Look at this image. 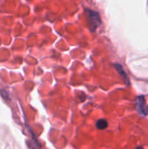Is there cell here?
Instances as JSON below:
<instances>
[{
    "label": "cell",
    "instance_id": "4",
    "mask_svg": "<svg viewBox=\"0 0 148 149\" xmlns=\"http://www.w3.org/2000/svg\"><path fill=\"white\" fill-rule=\"evenodd\" d=\"M96 127L99 130H104L107 127V122L104 119H100L96 123Z\"/></svg>",
    "mask_w": 148,
    "mask_h": 149
},
{
    "label": "cell",
    "instance_id": "3",
    "mask_svg": "<svg viewBox=\"0 0 148 149\" xmlns=\"http://www.w3.org/2000/svg\"><path fill=\"white\" fill-rule=\"evenodd\" d=\"M115 68H116V70L118 71V72L120 75H121L122 78L125 80V82L127 83V84H129V79H128V77H127V76H126V74L125 73V71H123V68H122L121 65H119V64H115Z\"/></svg>",
    "mask_w": 148,
    "mask_h": 149
},
{
    "label": "cell",
    "instance_id": "2",
    "mask_svg": "<svg viewBox=\"0 0 148 149\" xmlns=\"http://www.w3.org/2000/svg\"><path fill=\"white\" fill-rule=\"evenodd\" d=\"M137 107L138 110L141 113H142V114H147V111H146L145 106V99L142 96L137 97Z\"/></svg>",
    "mask_w": 148,
    "mask_h": 149
},
{
    "label": "cell",
    "instance_id": "1",
    "mask_svg": "<svg viewBox=\"0 0 148 149\" xmlns=\"http://www.w3.org/2000/svg\"><path fill=\"white\" fill-rule=\"evenodd\" d=\"M87 15L89 25L91 31H95L96 29L101 24V19H100V14L94 10L86 9L85 10Z\"/></svg>",
    "mask_w": 148,
    "mask_h": 149
}]
</instances>
